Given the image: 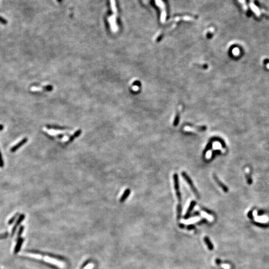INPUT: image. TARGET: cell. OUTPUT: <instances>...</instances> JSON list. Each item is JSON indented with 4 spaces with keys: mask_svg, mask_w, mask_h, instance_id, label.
I'll return each instance as SVG.
<instances>
[{
    "mask_svg": "<svg viewBox=\"0 0 269 269\" xmlns=\"http://www.w3.org/2000/svg\"><path fill=\"white\" fill-rule=\"evenodd\" d=\"M28 253L31 254L33 255V256L34 257L35 259H37L39 260H43L45 262L52 264L57 267H59L60 269H64L65 268V264L64 262L61 261L59 259L52 258L51 257H49L47 256H44L43 255L39 254L37 253H36L34 251H27ZM33 257V258H34Z\"/></svg>",
    "mask_w": 269,
    "mask_h": 269,
    "instance_id": "cell-1",
    "label": "cell"
},
{
    "mask_svg": "<svg viewBox=\"0 0 269 269\" xmlns=\"http://www.w3.org/2000/svg\"><path fill=\"white\" fill-rule=\"evenodd\" d=\"M181 175H182V177L183 178V179L186 181L187 183L190 186L191 189L192 190V191L194 193V195H195V196L198 199H199L200 198V195L199 194L198 191L196 189V187L194 186V184L193 183V182L192 180L188 177V176L187 175V174L185 172H184V171L182 172Z\"/></svg>",
    "mask_w": 269,
    "mask_h": 269,
    "instance_id": "cell-2",
    "label": "cell"
},
{
    "mask_svg": "<svg viewBox=\"0 0 269 269\" xmlns=\"http://www.w3.org/2000/svg\"><path fill=\"white\" fill-rule=\"evenodd\" d=\"M174 180V186H175V189L176 191V195L177 196V198L179 200V203H181L182 198H181V195L179 189V176L177 174H175L173 176Z\"/></svg>",
    "mask_w": 269,
    "mask_h": 269,
    "instance_id": "cell-3",
    "label": "cell"
},
{
    "mask_svg": "<svg viewBox=\"0 0 269 269\" xmlns=\"http://www.w3.org/2000/svg\"><path fill=\"white\" fill-rule=\"evenodd\" d=\"M25 218V215L24 214H21L18 218V219H17L15 223L14 226H13V228H12V233H11V235L12 236H13L14 234H15V232L17 229V228L18 227V226L20 225V224L22 222V221L24 220Z\"/></svg>",
    "mask_w": 269,
    "mask_h": 269,
    "instance_id": "cell-4",
    "label": "cell"
},
{
    "mask_svg": "<svg viewBox=\"0 0 269 269\" xmlns=\"http://www.w3.org/2000/svg\"><path fill=\"white\" fill-rule=\"evenodd\" d=\"M213 179H214L215 181L216 182V183L218 185V186L220 187H221L222 189V190L224 191V192L228 193V191H229L228 188L219 180V179H218V178L216 176L215 174H213Z\"/></svg>",
    "mask_w": 269,
    "mask_h": 269,
    "instance_id": "cell-5",
    "label": "cell"
},
{
    "mask_svg": "<svg viewBox=\"0 0 269 269\" xmlns=\"http://www.w3.org/2000/svg\"><path fill=\"white\" fill-rule=\"evenodd\" d=\"M196 204V202L195 201L193 200V201H191V202L190 203L189 207L188 208V209H187V210L186 211V213L185 215L184 216V219H188L190 217V214H191V211H193V210L194 209V206H195Z\"/></svg>",
    "mask_w": 269,
    "mask_h": 269,
    "instance_id": "cell-6",
    "label": "cell"
},
{
    "mask_svg": "<svg viewBox=\"0 0 269 269\" xmlns=\"http://www.w3.org/2000/svg\"><path fill=\"white\" fill-rule=\"evenodd\" d=\"M28 140L27 138H24L22 141H21L18 143H17V144H16L14 147H13L11 148V151L12 152H15L16 150H17L19 148H20L21 147H22L24 144H25L28 142Z\"/></svg>",
    "mask_w": 269,
    "mask_h": 269,
    "instance_id": "cell-7",
    "label": "cell"
},
{
    "mask_svg": "<svg viewBox=\"0 0 269 269\" xmlns=\"http://www.w3.org/2000/svg\"><path fill=\"white\" fill-rule=\"evenodd\" d=\"M24 239H23V238H21V237L17 240V242H16V245L15 246V249H14V253L15 254H17V253H18L20 252V250L21 249L22 244H23V243L24 242Z\"/></svg>",
    "mask_w": 269,
    "mask_h": 269,
    "instance_id": "cell-8",
    "label": "cell"
},
{
    "mask_svg": "<svg viewBox=\"0 0 269 269\" xmlns=\"http://www.w3.org/2000/svg\"><path fill=\"white\" fill-rule=\"evenodd\" d=\"M131 194V190L130 189L128 188L127 189H126L124 193V194L122 195V196H121L120 199V202H123L125 201V200L127 199V198H128V197L130 195V194Z\"/></svg>",
    "mask_w": 269,
    "mask_h": 269,
    "instance_id": "cell-9",
    "label": "cell"
},
{
    "mask_svg": "<svg viewBox=\"0 0 269 269\" xmlns=\"http://www.w3.org/2000/svg\"><path fill=\"white\" fill-rule=\"evenodd\" d=\"M204 241L207 246V247L210 251H212L214 249V246L211 243L210 240L207 236H205L204 238Z\"/></svg>",
    "mask_w": 269,
    "mask_h": 269,
    "instance_id": "cell-10",
    "label": "cell"
},
{
    "mask_svg": "<svg viewBox=\"0 0 269 269\" xmlns=\"http://www.w3.org/2000/svg\"><path fill=\"white\" fill-rule=\"evenodd\" d=\"M182 214V205L181 203H179L177 206V220H179L181 217Z\"/></svg>",
    "mask_w": 269,
    "mask_h": 269,
    "instance_id": "cell-11",
    "label": "cell"
},
{
    "mask_svg": "<svg viewBox=\"0 0 269 269\" xmlns=\"http://www.w3.org/2000/svg\"><path fill=\"white\" fill-rule=\"evenodd\" d=\"M24 230V226H21L20 227V228L18 229V232H17V236H16V240H17L19 238H21V236L22 235Z\"/></svg>",
    "mask_w": 269,
    "mask_h": 269,
    "instance_id": "cell-12",
    "label": "cell"
},
{
    "mask_svg": "<svg viewBox=\"0 0 269 269\" xmlns=\"http://www.w3.org/2000/svg\"><path fill=\"white\" fill-rule=\"evenodd\" d=\"M212 144H211V143H209L207 145L206 148H205V149H204V150L203 151V156L204 157L205 156L206 153L209 150V149H210L212 148Z\"/></svg>",
    "mask_w": 269,
    "mask_h": 269,
    "instance_id": "cell-13",
    "label": "cell"
},
{
    "mask_svg": "<svg viewBox=\"0 0 269 269\" xmlns=\"http://www.w3.org/2000/svg\"><path fill=\"white\" fill-rule=\"evenodd\" d=\"M18 213H17L16 214H15L14 216H13L9 220V222H8V224L9 225H11V224H13L14 222H15L16 218L18 217Z\"/></svg>",
    "mask_w": 269,
    "mask_h": 269,
    "instance_id": "cell-14",
    "label": "cell"
},
{
    "mask_svg": "<svg viewBox=\"0 0 269 269\" xmlns=\"http://www.w3.org/2000/svg\"><path fill=\"white\" fill-rule=\"evenodd\" d=\"M246 179L247 180V183L249 185L251 184L252 183V179H251V177H250L249 173L247 172L246 174Z\"/></svg>",
    "mask_w": 269,
    "mask_h": 269,
    "instance_id": "cell-15",
    "label": "cell"
},
{
    "mask_svg": "<svg viewBox=\"0 0 269 269\" xmlns=\"http://www.w3.org/2000/svg\"><path fill=\"white\" fill-rule=\"evenodd\" d=\"M82 268V269H92L94 267V264L92 263H86L84 265Z\"/></svg>",
    "mask_w": 269,
    "mask_h": 269,
    "instance_id": "cell-16",
    "label": "cell"
},
{
    "mask_svg": "<svg viewBox=\"0 0 269 269\" xmlns=\"http://www.w3.org/2000/svg\"><path fill=\"white\" fill-rule=\"evenodd\" d=\"M8 236H9V233L8 232H5L3 234H0V240L7 238Z\"/></svg>",
    "mask_w": 269,
    "mask_h": 269,
    "instance_id": "cell-17",
    "label": "cell"
},
{
    "mask_svg": "<svg viewBox=\"0 0 269 269\" xmlns=\"http://www.w3.org/2000/svg\"><path fill=\"white\" fill-rule=\"evenodd\" d=\"M4 164V161L3 159V157H2V153L0 150V167H3Z\"/></svg>",
    "mask_w": 269,
    "mask_h": 269,
    "instance_id": "cell-18",
    "label": "cell"
},
{
    "mask_svg": "<svg viewBox=\"0 0 269 269\" xmlns=\"http://www.w3.org/2000/svg\"><path fill=\"white\" fill-rule=\"evenodd\" d=\"M0 23L6 25V24H7L8 23V21L6 19L3 18V17L0 16Z\"/></svg>",
    "mask_w": 269,
    "mask_h": 269,
    "instance_id": "cell-19",
    "label": "cell"
},
{
    "mask_svg": "<svg viewBox=\"0 0 269 269\" xmlns=\"http://www.w3.org/2000/svg\"><path fill=\"white\" fill-rule=\"evenodd\" d=\"M195 226L194 225H193V224H191V225H189L187 226V229L189 230H193V229H194L195 228Z\"/></svg>",
    "mask_w": 269,
    "mask_h": 269,
    "instance_id": "cell-20",
    "label": "cell"
},
{
    "mask_svg": "<svg viewBox=\"0 0 269 269\" xmlns=\"http://www.w3.org/2000/svg\"><path fill=\"white\" fill-rule=\"evenodd\" d=\"M239 1H240V2L241 3H242L243 4V6H244L243 7H244V9L246 10H247V7H246V5H245V0H239Z\"/></svg>",
    "mask_w": 269,
    "mask_h": 269,
    "instance_id": "cell-21",
    "label": "cell"
},
{
    "mask_svg": "<svg viewBox=\"0 0 269 269\" xmlns=\"http://www.w3.org/2000/svg\"><path fill=\"white\" fill-rule=\"evenodd\" d=\"M206 222H207V220H206V219H203L201 220L200 221H199V222L198 223V224L200 225V224H203V223H206Z\"/></svg>",
    "mask_w": 269,
    "mask_h": 269,
    "instance_id": "cell-22",
    "label": "cell"
},
{
    "mask_svg": "<svg viewBox=\"0 0 269 269\" xmlns=\"http://www.w3.org/2000/svg\"><path fill=\"white\" fill-rule=\"evenodd\" d=\"M215 263L217 265H220L221 263V261L220 259H216L215 260Z\"/></svg>",
    "mask_w": 269,
    "mask_h": 269,
    "instance_id": "cell-23",
    "label": "cell"
},
{
    "mask_svg": "<svg viewBox=\"0 0 269 269\" xmlns=\"http://www.w3.org/2000/svg\"><path fill=\"white\" fill-rule=\"evenodd\" d=\"M222 267L224 268V269H228L230 268V266L228 265H223Z\"/></svg>",
    "mask_w": 269,
    "mask_h": 269,
    "instance_id": "cell-24",
    "label": "cell"
},
{
    "mask_svg": "<svg viewBox=\"0 0 269 269\" xmlns=\"http://www.w3.org/2000/svg\"><path fill=\"white\" fill-rule=\"evenodd\" d=\"M64 136V135L63 134H59L58 135H57V137L59 139H62L63 138V137Z\"/></svg>",
    "mask_w": 269,
    "mask_h": 269,
    "instance_id": "cell-25",
    "label": "cell"
},
{
    "mask_svg": "<svg viewBox=\"0 0 269 269\" xmlns=\"http://www.w3.org/2000/svg\"><path fill=\"white\" fill-rule=\"evenodd\" d=\"M199 215H200V213L199 212H195L193 214L194 216H199Z\"/></svg>",
    "mask_w": 269,
    "mask_h": 269,
    "instance_id": "cell-26",
    "label": "cell"
},
{
    "mask_svg": "<svg viewBox=\"0 0 269 269\" xmlns=\"http://www.w3.org/2000/svg\"><path fill=\"white\" fill-rule=\"evenodd\" d=\"M179 226L180 228H184L185 227V225L183 224H179Z\"/></svg>",
    "mask_w": 269,
    "mask_h": 269,
    "instance_id": "cell-27",
    "label": "cell"
},
{
    "mask_svg": "<svg viewBox=\"0 0 269 269\" xmlns=\"http://www.w3.org/2000/svg\"><path fill=\"white\" fill-rule=\"evenodd\" d=\"M3 126L2 125H0V130H3Z\"/></svg>",
    "mask_w": 269,
    "mask_h": 269,
    "instance_id": "cell-28",
    "label": "cell"
}]
</instances>
